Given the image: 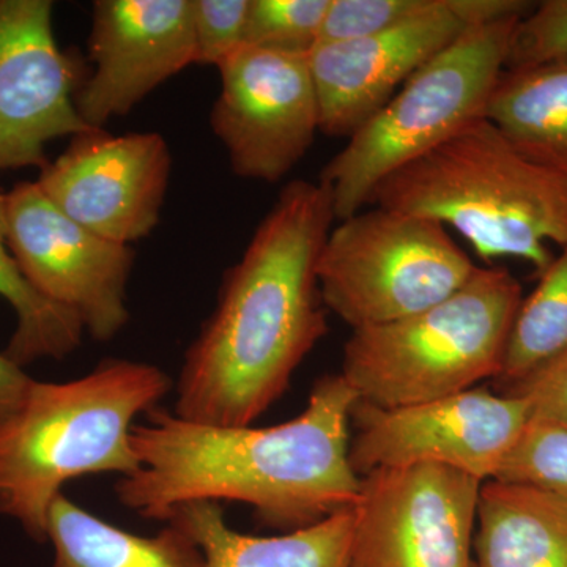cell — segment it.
<instances>
[{
  "label": "cell",
  "instance_id": "52a82bcc",
  "mask_svg": "<svg viewBox=\"0 0 567 567\" xmlns=\"http://www.w3.org/2000/svg\"><path fill=\"white\" fill-rule=\"evenodd\" d=\"M476 270L442 224L375 205L331 229L317 281L324 308L361 330L446 300Z\"/></svg>",
  "mask_w": 567,
  "mask_h": 567
},
{
  "label": "cell",
  "instance_id": "4fadbf2b",
  "mask_svg": "<svg viewBox=\"0 0 567 567\" xmlns=\"http://www.w3.org/2000/svg\"><path fill=\"white\" fill-rule=\"evenodd\" d=\"M51 0H0V174L44 169L47 145L89 132L78 59L59 48Z\"/></svg>",
  "mask_w": 567,
  "mask_h": 567
},
{
  "label": "cell",
  "instance_id": "8992f818",
  "mask_svg": "<svg viewBox=\"0 0 567 567\" xmlns=\"http://www.w3.org/2000/svg\"><path fill=\"white\" fill-rule=\"evenodd\" d=\"M517 21L466 29L350 137L319 181L330 189L338 221L371 204L388 175L486 118Z\"/></svg>",
  "mask_w": 567,
  "mask_h": 567
},
{
  "label": "cell",
  "instance_id": "44dd1931",
  "mask_svg": "<svg viewBox=\"0 0 567 567\" xmlns=\"http://www.w3.org/2000/svg\"><path fill=\"white\" fill-rule=\"evenodd\" d=\"M524 298L496 382L518 379L567 346V246Z\"/></svg>",
  "mask_w": 567,
  "mask_h": 567
},
{
  "label": "cell",
  "instance_id": "7a4b0ae2",
  "mask_svg": "<svg viewBox=\"0 0 567 567\" xmlns=\"http://www.w3.org/2000/svg\"><path fill=\"white\" fill-rule=\"evenodd\" d=\"M334 219L323 183L284 186L241 259L224 275L218 305L186 352L175 415L249 425L281 399L328 333L317 260Z\"/></svg>",
  "mask_w": 567,
  "mask_h": 567
},
{
  "label": "cell",
  "instance_id": "d6986e66",
  "mask_svg": "<svg viewBox=\"0 0 567 567\" xmlns=\"http://www.w3.org/2000/svg\"><path fill=\"white\" fill-rule=\"evenodd\" d=\"M486 118L522 155L567 177V59L503 71Z\"/></svg>",
  "mask_w": 567,
  "mask_h": 567
},
{
  "label": "cell",
  "instance_id": "ffe728a7",
  "mask_svg": "<svg viewBox=\"0 0 567 567\" xmlns=\"http://www.w3.org/2000/svg\"><path fill=\"white\" fill-rule=\"evenodd\" d=\"M6 194L0 193V297L13 308L17 328L3 353L24 368L33 361L63 360L81 346V320L52 303L28 281L7 238Z\"/></svg>",
  "mask_w": 567,
  "mask_h": 567
},
{
  "label": "cell",
  "instance_id": "603a6c76",
  "mask_svg": "<svg viewBox=\"0 0 567 567\" xmlns=\"http://www.w3.org/2000/svg\"><path fill=\"white\" fill-rule=\"evenodd\" d=\"M495 480L528 484L567 502V431L529 423Z\"/></svg>",
  "mask_w": 567,
  "mask_h": 567
},
{
  "label": "cell",
  "instance_id": "5bb4252c",
  "mask_svg": "<svg viewBox=\"0 0 567 567\" xmlns=\"http://www.w3.org/2000/svg\"><path fill=\"white\" fill-rule=\"evenodd\" d=\"M89 61L76 107L85 125L104 128L196 63L193 0H96Z\"/></svg>",
  "mask_w": 567,
  "mask_h": 567
},
{
  "label": "cell",
  "instance_id": "5b68a950",
  "mask_svg": "<svg viewBox=\"0 0 567 567\" xmlns=\"http://www.w3.org/2000/svg\"><path fill=\"white\" fill-rule=\"evenodd\" d=\"M524 290L502 267L480 268L446 300L417 315L353 330L341 374L358 402L399 409L498 379Z\"/></svg>",
  "mask_w": 567,
  "mask_h": 567
},
{
  "label": "cell",
  "instance_id": "277c9868",
  "mask_svg": "<svg viewBox=\"0 0 567 567\" xmlns=\"http://www.w3.org/2000/svg\"><path fill=\"white\" fill-rule=\"evenodd\" d=\"M372 205L454 229L481 259L524 260L537 275L567 246V177L540 166L481 118L388 175Z\"/></svg>",
  "mask_w": 567,
  "mask_h": 567
},
{
  "label": "cell",
  "instance_id": "ac0fdd59",
  "mask_svg": "<svg viewBox=\"0 0 567 567\" xmlns=\"http://www.w3.org/2000/svg\"><path fill=\"white\" fill-rule=\"evenodd\" d=\"M51 567H205L199 544L177 522L155 536H140L93 516L59 495L48 517Z\"/></svg>",
  "mask_w": 567,
  "mask_h": 567
},
{
  "label": "cell",
  "instance_id": "3957f363",
  "mask_svg": "<svg viewBox=\"0 0 567 567\" xmlns=\"http://www.w3.org/2000/svg\"><path fill=\"white\" fill-rule=\"evenodd\" d=\"M171 390L158 365L115 358L70 382L35 380L20 409L0 421V514L44 543L66 483L140 468L134 424Z\"/></svg>",
  "mask_w": 567,
  "mask_h": 567
},
{
  "label": "cell",
  "instance_id": "4316f807",
  "mask_svg": "<svg viewBox=\"0 0 567 567\" xmlns=\"http://www.w3.org/2000/svg\"><path fill=\"white\" fill-rule=\"evenodd\" d=\"M251 0H193L196 63L215 65L244 47Z\"/></svg>",
  "mask_w": 567,
  "mask_h": 567
},
{
  "label": "cell",
  "instance_id": "cb8c5ba5",
  "mask_svg": "<svg viewBox=\"0 0 567 567\" xmlns=\"http://www.w3.org/2000/svg\"><path fill=\"white\" fill-rule=\"evenodd\" d=\"M442 0H331L319 44L379 35L424 17Z\"/></svg>",
  "mask_w": 567,
  "mask_h": 567
},
{
  "label": "cell",
  "instance_id": "ba28073f",
  "mask_svg": "<svg viewBox=\"0 0 567 567\" xmlns=\"http://www.w3.org/2000/svg\"><path fill=\"white\" fill-rule=\"evenodd\" d=\"M481 486L475 476L432 464L361 476L350 567H475Z\"/></svg>",
  "mask_w": 567,
  "mask_h": 567
},
{
  "label": "cell",
  "instance_id": "484cf974",
  "mask_svg": "<svg viewBox=\"0 0 567 567\" xmlns=\"http://www.w3.org/2000/svg\"><path fill=\"white\" fill-rule=\"evenodd\" d=\"M498 385L499 394L525 402L529 423L567 431V346L527 374Z\"/></svg>",
  "mask_w": 567,
  "mask_h": 567
},
{
  "label": "cell",
  "instance_id": "d4e9b609",
  "mask_svg": "<svg viewBox=\"0 0 567 567\" xmlns=\"http://www.w3.org/2000/svg\"><path fill=\"white\" fill-rule=\"evenodd\" d=\"M567 59V0H544L517 21L505 70L535 69Z\"/></svg>",
  "mask_w": 567,
  "mask_h": 567
},
{
  "label": "cell",
  "instance_id": "7c38bea8",
  "mask_svg": "<svg viewBox=\"0 0 567 567\" xmlns=\"http://www.w3.org/2000/svg\"><path fill=\"white\" fill-rule=\"evenodd\" d=\"M171 167L162 134L92 128L71 137L69 148L40 171L37 185L73 221L132 246L158 226Z\"/></svg>",
  "mask_w": 567,
  "mask_h": 567
},
{
  "label": "cell",
  "instance_id": "30bf717a",
  "mask_svg": "<svg viewBox=\"0 0 567 567\" xmlns=\"http://www.w3.org/2000/svg\"><path fill=\"white\" fill-rule=\"evenodd\" d=\"M7 238L14 260L37 290L81 320L95 341H111L130 322L126 287L132 246L115 244L73 221L37 182L6 194Z\"/></svg>",
  "mask_w": 567,
  "mask_h": 567
},
{
  "label": "cell",
  "instance_id": "83f0119b",
  "mask_svg": "<svg viewBox=\"0 0 567 567\" xmlns=\"http://www.w3.org/2000/svg\"><path fill=\"white\" fill-rule=\"evenodd\" d=\"M446 3L465 29L520 20L536 6L528 0H446Z\"/></svg>",
  "mask_w": 567,
  "mask_h": 567
},
{
  "label": "cell",
  "instance_id": "e0dca14e",
  "mask_svg": "<svg viewBox=\"0 0 567 567\" xmlns=\"http://www.w3.org/2000/svg\"><path fill=\"white\" fill-rule=\"evenodd\" d=\"M171 520L199 544L205 567H350L352 506L281 536L235 532L218 503L183 506Z\"/></svg>",
  "mask_w": 567,
  "mask_h": 567
},
{
  "label": "cell",
  "instance_id": "9a60e30c",
  "mask_svg": "<svg viewBox=\"0 0 567 567\" xmlns=\"http://www.w3.org/2000/svg\"><path fill=\"white\" fill-rule=\"evenodd\" d=\"M466 29L442 0L435 10L379 35L317 44L308 62L320 111V133L350 137L439 52Z\"/></svg>",
  "mask_w": 567,
  "mask_h": 567
},
{
  "label": "cell",
  "instance_id": "9c48e42d",
  "mask_svg": "<svg viewBox=\"0 0 567 567\" xmlns=\"http://www.w3.org/2000/svg\"><path fill=\"white\" fill-rule=\"evenodd\" d=\"M350 461L358 476L432 464L486 483L495 480L529 424L527 405L483 388L423 404L375 409L358 402Z\"/></svg>",
  "mask_w": 567,
  "mask_h": 567
},
{
  "label": "cell",
  "instance_id": "2e32d148",
  "mask_svg": "<svg viewBox=\"0 0 567 567\" xmlns=\"http://www.w3.org/2000/svg\"><path fill=\"white\" fill-rule=\"evenodd\" d=\"M476 527L475 567H567V502L550 492L488 480Z\"/></svg>",
  "mask_w": 567,
  "mask_h": 567
},
{
  "label": "cell",
  "instance_id": "8fae6325",
  "mask_svg": "<svg viewBox=\"0 0 567 567\" xmlns=\"http://www.w3.org/2000/svg\"><path fill=\"white\" fill-rule=\"evenodd\" d=\"M216 69L221 92L213 104L210 125L234 173L249 181H284L320 132L308 55L244 44Z\"/></svg>",
  "mask_w": 567,
  "mask_h": 567
},
{
  "label": "cell",
  "instance_id": "6da1fadb",
  "mask_svg": "<svg viewBox=\"0 0 567 567\" xmlns=\"http://www.w3.org/2000/svg\"><path fill=\"white\" fill-rule=\"evenodd\" d=\"M358 395L342 374L317 380L303 412L270 427L215 425L156 409L134 424L140 468L115 484L122 506L169 522L183 506L235 502L293 532L353 505L361 476L350 461Z\"/></svg>",
  "mask_w": 567,
  "mask_h": 567
},
{
  "label": "cell",
  "instance_id": "f1b7e54d",
  "mask_svg": "<svg viewBox=\"0 0 567 567\" xmlns=\"http://www.w3.org/2000/svg\"><path fill=\"white\" fill-rule=\"evenodd\" d=\"M35 380L20 364L0 353V421L17 412Z\"/></svg>",
  "mask_w": 567,
  "mask_h": 567
},
{
  "label": "cell",
  "instance_id": "7402d4cb",
  "mask_svg": "<svg viewBox=\"0 0 567 567\" xmlns=\"http://www.w3.org/2000/svg\"><path fill=\"white\" fill-rule=\"evenodd\" d=\"M331 0H251L245 44L282 54L308 55L319 44Z\"/></svg>",
  "mask_w": 567,
  "mask_h": 567
}]
</instances>
